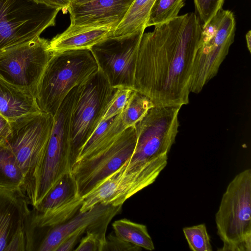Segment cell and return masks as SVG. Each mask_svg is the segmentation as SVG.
I'll return each instance as SVG.
<instances>
[{
	"mask_svg": "<svg viewBox=\"0 0 251 251\" xmlns=\"http://www.w3.org/2000/svg\"><path fill=\"white\" fill-rule=\"evenodd\" d=\"M201 27L197 16L190 12L144 33L138 49L134 90L147 96L156 106L188 104Z\"/></svg>",
	"mask_w": 251,
	"mask_h": 251,
	"instance_id": "6da1fadb",
	"label": "cell"
},
{
	"mask_svg": "<svg viewBox=\"0 0 251 251\" xmlns=\"http://www.w3.org/2000/svg\"><path fill=\"white\" fill-rule=\"evenodd\" d=\"M180 106H154L134 125L137 142L126 162V172L154 182L165 168L168 154L178 133Z\"/></svg>",
	"mask_w": 251,
	"mask_h": 251,
	"instance_id": "7a4b0ae2",
	"label": "cell"
},
{
	"mask_svg": "<svg viewBox=\"0 0 251 251\" xmlns=\"http://www.w3.org/2000/svg\"><path fill=\"white\" fill-rule=\"evenodd\" d=\"M79 85L65 98L53 116L51 132L44 153L22 191L29 204L35 207L72 166L70 119Z\"/></svg>",
	"mask_w": 251,
	"mask_h": 251,
	"instance_id": "3957f363",
	"label": "cell"
},
{
	"mask_svg": "<svg viewBox=\"0 0 251 251\" xmlns=\"http://www.w3.org/2000/svg\"><path fill=\"white\" fill-rule=\"evenodd\" d=\"M98 70L89 49L53 52L36 92L40 110L54 116L69 92Z\"/></svg>",
	"mask_w": 251,
	"mask_h": 251,
	"instance_id": "277c9868",
	"label": "cell"
},
{
	"mask_svg": "<svg viewBox=\"0 0 251 251\" xmlns=\"http://www.w3.org/2000/svg\"><path fill=\"white\" fill-rule=\"evenodd\" d=\"M221 251H251V170L237 175L228 185L215 215Z\"/></svg>",
	"mask_w": 251,
	"mask_h": 251,
	"instance_id": "5b68a950",
	"label": "cell"
},
{
	"mask_svg": "<svg viewBox=\"0 0 251 251\" xmlns=\"http://www.w3.org/2000/svg\"><path fill=\"white\" fill-rule=\"evenodd\" d=\"M235 25L233 12L223 8L202 25L193 64L190 92L199 93L217 75L234 41Z\"/></svg>",
	"mask_w": 251,
	"mask_h": 251,
	"instance_id": "8992f818",
	"label": "cell"
},
{
	"mask_svg": "<svg viewBox=\"0 0 251 251\" xmlns=\"http://www.w3.org/2000/svg\"><path fill=\"white\" fill-rule=\"evenodd\" d=\"M116 89L99 69L79 85L70 119L72 165L100 123Z\"/></svg>",
	"mask_w": 251,
	"mask_h": 251,
	"instance_id": "52a82bcc",
	"label": "cell"
},
{
	"mask_svg": "<svg viewBox=\"0 0 251 251\" xmlns=\"http://www.w3.org/2000/svg\"><path fill=\"white\" fill-rule=\"evenodd\" d=\"M59 11L33 0H0V50L40 36Z\"/></svg>",
	"mask_w": 251,
	"mask_h": 251,
	"instance_id": "ba28073f",
	"label": "cell"
},
{
	"mask_svg": "<svg viewBox=\"0 0 251 251\" xmlns=\"http://www.w3.org/2000/svg\"><path fill=\"white\" fill-rule=\"evenodd\" d=\"M144 31L111 35L89 49L111 87L134 89L138 49Z\"/></svg>",
	"mask_w": 251,
	"mask_h": 251,
	"instance_id": "9c48e42d",
	"label": "cell"
},
{
	"mask_svg": "<svg viewBox=\"0 0 251 251\" xmlns=\"http://www.w3.org/2000/svg\"><path fill=\"white\" fill-rule=\"evenodd\" d=\"M53 52L49 41L38 36L0 50V78L31 92L37 88Z\"/></svg>",
	"mask_w": 251,
	"mask_h": 251,
	"instance_id": "30bf717a",
	"label": "cell"
},
{
	"mask_svg": "<svg viewBox=\"0 0 251 251\" xmlns=\"http://www.w3.org/2000/svg\"><path fill=\"white\" fill-rule=\"evenodd\" d=\"M53 122V116L40 111L10 123V132L4 142L14 154L24 175L25 181L44 153Z\"/></svg>",
	"mask_w": 251,
	"mask_h": 251,
	"instance_id": "8fae6325",
	"label": "cell"
},
{
	"mask_svg": "<svg viewBox=\"0 0 251 251\" xmlns=\"http://www.w3.org/2000/svg\"><path fill=\"white\" fill-rule=\"evenodd\" d=\"M137 138L134 126H129L101 151L73 164L71 172L82 197L89 193L130 159Z\"/></svg>",
	"mask_w": 251,
	"mask_h": 251,
	"instance_id": "7c38bea8",
	"label": "cell"
},
{
	"mask_svg": "<svg viewBox=\"0 0 251 251\" xmlns=\"http://www.w3.org/2000/svg\"><path fill=\"white\" fill-rule=\"evenodd\" d=\"M83 201L74 176L67 173L33 207L31 225L35 228H46L64 223L79 211Z\"/></svg>",
	"mask_w": 251,
	"mask_h": 251,
	"instance_id": "4fadbf2b",
	"label": "cell"
},
{
	"mask_svg": "<svg viewBox=\"0 0 251 251\" xmlns=\"http://www.w3.org/2000/svg\"><path fill=\"white\" fill-rule=\"evenodd\" d=\"M122 207V205L98 204L86 211H79L64 223L46 228L48 230L36 250L56 251L66 238L81 229L106 235L109 223L120 213Z\"/></svg>",
	"mask_w": 251,
	"mask_h": 251,
	"instance_id": "5bb4252c",
	"label": "cell"
},
{
	"mask_svg": "<svg viewBox=\"0 0 251 251\" xmlns=\"http://www.w3.org/2000/svg\"><path fill=\"white\" fill-rule=\"evenodd\" d=\"M134 0H91L72 2L68 11L70 26L108 27L114 30L122 21ZM114 31V30H113Z\"/></svg>",
	"mask_w": 251,
	"mask_h": 251,
	"instance_id": "9a60e30c",
	"label": "cell"
},
{
	"mask_svg": "<svg viewBox=\"0 0 251 251\" xmlns=\"http://www.w3.org/2000/svg\"><path fill=\"white\" fill-rule=\"evenodd\" d=\"M28 204L22 190L0 189V251H5L14 236L30 222Z\"/></svg>",
	"mask_w": 251,
	"mask_h": 251,
	"instance_id": "2e32d148",
	"label": "cell"
},
{
	"mask_svg": "<svg viewBox=\"0 0 251 251\" xmlns=\"http://www.w3.org/2000/svg\"><path fill=\"white\" fill-rule=\"evenodd\" d=\"M126 162L102 182L105 197L113 206L122 205L126 200L150 185L139 174L126 171Z\"/></svg>",
	"mask_w": 251,
	"mask_h": 251,
	"instance_id": "e0dca14e",
	"label": "cell"
},
{
	"mask_svg": "<svg viewBox=\"0 0 251 251\" xmlns=\"http://www.w3.org/2000/svg\"><path fill=\"white\" fill-rule=\"evenodd\" d=\"M40 111L31 92L0 78V114L10 123Z\"/></svg>",
	"mask_w": 251,
	"mask_h": 251,
	"instance_id": "ac0fdd59",
	"label": "cell"
},
{
	"mask_svg": "<svg viewBox=\"0 0 251 251\" xmlns=\"http://www.w3.org/2000/svg\"><path fill=\"white\" fill-rule=\"evenodd\" d=\"M113 29L108 27H75L69 25L62 33L49 41L52 52L68 50L89 49L112 35Z\"/></svg>",
	"mask_w": 251,
	"mask_h": 251,
	"instance_id": "d6986e66",
	"label": "cell"
},
{
	"mask_svg": "<svg viewBox=\"0 0 251 251\" xmlns=\"http://www.w3.org/2000/svg\"><path fill=\"white\" fill-rule=\"evenodd\" d=\"M126 128L120 114L108 120L101 121L79 151L74 163L91 157L101 151Z\"/></svg>",
	"mask_w": 251,
	"mask_h": 251,
	"instance_id": "ffe728a7",
	"label": "cell"
},
{
	"mask_svg": "<svg viewBox=\"0 0 251 251\" xmlns=\"http://www.w3.org/2000/svg\"><path fill=\"white\" fill-rule=\"evenodd\" d=\"M24 182V175L14 154L5 142H0V189L21 190Z\"/></svg>",
	"mask_w": 251,
	"mask_h": 251,
	"instance_id": "44dd1931",
	"label": "cell"
},
{
	"mask_svg": "<svg viewBox=\"0 0 251 251\" xmlns=\"http://www.w3.org/2000/svg\"><path fill=\"white\" fill-rule=\"evenodd\" d=\"M155 0H134L112 36L130 34L146 28L151 10Z\"/></svg>",
	"mask_w": 251,
	"mask_h": 251,
	"instance_id": "7402d4cb",
	"label": "cell"
},
{
	"mask_svg": "<svg viewBox=\"0 0 251 251\" xmlns=\"http://www.w3.org/2000/svg\"><path fill=\"white\" fill-rule=\"evenodd\" d=\"M112 227L114 233L120 239L149 251L154 250L146 225L122 219L115 221Z\"/></svg>",
	"mask_w": 251,
	"mask_h": 251,
	"instance_id": "603a6c76",
	"label": "cell"
},
{
	"mask_svg": "<svg viewBox=\"0 0 251 251\" xmlns=\"http://www.w3.org/2000/svg\"><path fill=\"white\" fill-rule=\"evenodd\" d=\"M154 106L149 97L133 90L126 105L120 114L123 123L126 128L134 126Z\"/></svg>",
	"mask_w": 251,
	"mask_h": 251,
	"instance_id": "cb8c5ba5",
	"label": "cell"
},
{
	"mask_svg": "<svg viewBox=\"0 0 251 251\" xmlns=\"http://www.w3.org/2000/svg\"><path fill=\"white\" fill-rule=\"evenodd\" d=\"M184 4V0H155L151 10L146 28L175 19Z\"/></svg>",
	"mask_w": 251,
	"mask_h": 251,
	"instance_id": "d4e9b609",
	"label": "cell"
},
{
	"mask_svg": "<svg viewBox=\"0 0 251 251\" xmlns=\"http://www.w3.org/2000/svg\"><path fill=\"white\" fill-rule=\"evenodd\" d=\"M189 248L193 251H211L210 237L204 224L183 228Z\"/></svg>",
	"mask_w": 251,
	"mask_h": 251,
	"instance_id": "484cf974",
	"label": "cell"
},
{
	"mask_svg": "<svg viewBox=\"0 0 251 251\" xmlns=\"http://www.w3.org/2000/svg\"><path fill=\"white\" fill-rule=\"evenodd\" d=\"M133 90V89L129 88L116 89L108 104L101 121L108 120L120 114L126 105Z\"/></svg>",
	"mask_w": 251,
	"mask_h": 251,
	"instance_id": "4316f807",
	"label": "cell"
},
{
	"mask_svg": "<svg viewBox=\"0 0 251 251\" xmlns=\"http://www.w3.org/2000/svg\"><path fill=\"white\" fill-rule=\"evenodd\" d=\"M86 234L80 240L75 251H105L106 245V235L86 231Z\"/></svg>",
	"mask_w": 251,
	"mask_h": 251,
	"instance_id": "83f0119b",
	"label": "cell"
},
{
	"mask_svg": "<svg viewBox=\"0 0 251 251\" xmlns=\"http://www.w3.org/2000/svg\"><path fill=\"white\" fill-rule=\"evenodd\" d=\"M225 0H194L196 9L203 25L222 8Z\"/></svg>",
	"mask_w": 251,
	"mask_h": 251,
	"instance_id": "f1b7e54d",
	"label": "cell"
},
{
	"mask_svg": "<svg viewBox=\"0 0 251 251\" xmlns=\"http://www.w3.org/2000/svg\"><path fill=\"white\" fill-rule=\"evenodd\" d=\"M106 238L105 251H138L142 250L141 248L120 239L114 233H110Z\"/></svg>",
	"mask_w": 251,
	"mask_h": 251,
	"instance_id": "f546056e",
	"label": "cell"
},
{
	"mask_svg": "<svg viewBox=\"0 0 251 251\" xmlns=\"http://www.w3.org/2000/svg\"><path fill=\"white\" fill-rule=\"evenodd\" d=\"M86 231L85 229H81L75 231L66 238L58 247L56 251H72L81 235Z\"/></svg>",
	"mask_w": 251,
	"mask_h": 251,
	"instance_id": "4dcf8cb0",
	"label": "cell"
},
{
	"mask_svg": "<svg viewBox=\"0 0 251 251\" xmlns=\"http://www.w3.org/2000/svg\"><path fill=\"white\" fill-rule=\"evenodd\" d=\"M37 3L46 5L49 7L58 9L65 14L72 3V0H33Z\"/></svg>",
	"mask_w": 251,
	"mask_h": 251,
	"instance_id": "1f68e13d",
	"label": "cell"
},
{
	"mask_svg": "<svg viewBox=\"0 0 251 251\" xmlns=\"http://www.w3.org/2000/svg\"><path fill=\"white\" fill-rule=\"evenodd\" d=\"M10 129V123L0 114V143L4 142Z\"/></svg>",
	"mask_w": 251,
	"mask_h": 251,
	"instance_id": "d6a6232c",
	"label": "cell"
},
{
	"mask_svg": "<svg viewBox=\"0 0 251 251\" xmlns=\"http://www.w3.org/2000/svg\"><path fill=\"white\" fill-rule=\"evenodd\" d=\"M247 45L249 51H251V31L249 30L246 35Z\"/></svg>",
	"mask_w": 251,
	"mask_h": 251,
	"instance_id": "836d02e7",
	"label": "cell"
},
{
	"mask_svg": "<svg viewBox=\"0 0 251 251\" xmlns=\"http://www.w3.org/2000/svg\"><path fill=\"white\" fill-rule=\"evenodd\" d=\"M91 0H72V2L75 3H84Z\"/></svg>",
	"mask_w": 251,
	"mask_h": 251,
	"instance_id": "e575fe53",
	"label": "cell"
}]
</instances>
